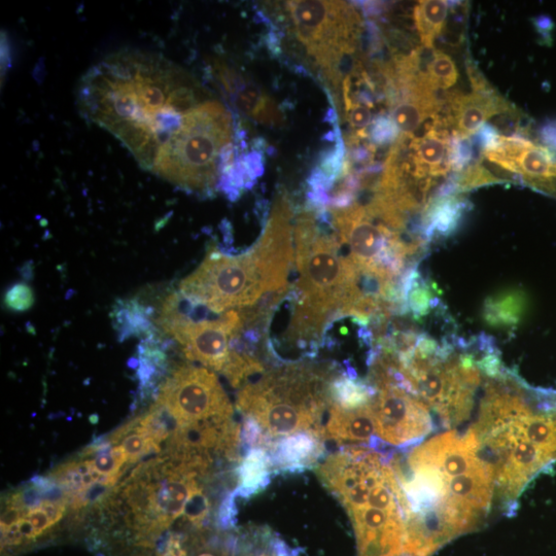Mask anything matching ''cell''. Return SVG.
Listing matches in <instances>:
<instances>
[{
    "label": "cell",
    "mask_w": 556,
    "mask_h": 556,
    "mask_svg": "<svg viewBox=\"0 0 556 556\" xmlns=\"http://www.w3.org/2000/svg\"><path fill=\"white\" fill-rule=\"evenodd\" d=\"M78 104L86 120L112 133L139 165L170 183L188 139L220 101L162 55L124 50L89 69Z\"/></svg>",
    "instance_id": "1"
},
{
    "label": "cell",
    "mask_w": 556,
    "mask_h": 556,
    "mask_svg": "<svg viewBox=\"0 0 556 556\" xmlns=\"http://www.w3.org/2000/svg\"><path fill=\"white\" fill-rule=\"evenodd\" d=\"M391 463L406 499L410 556L433 555L477 530L491 512L495 473L471 430L440 434L404 457L392 455Z\"/></svg>",
    "instance_id": "2"
},
{
    "label": "cell",
    "mask_w": 556,
    "mask_h": 556,
    "mask_svg": "<svg viewBox=\"0 0 556 556\" xmlns=\"http://www.w3.org/2000/svg\"><path fill=\"white\" fill-rule=\"evenodd\" d=\"M297 277L282 304L290 312L283 338L268 342L274 356L290 347L304 359H316L326 328L344 317H365L370 298L361 274L343 248L327 210L306 206L295 221Z\"/></svg>",
    "instance_id": "3"
},
{
    "label": "cell",
    "mask_w": 556,
    "mask_h": 556,
    "mask_svg": "<svg viewBox=\"0 0 556 556\" xmlns=\"http://www.w3.org/2000/svg\"><path fill=\"white\" fill-rule=\"evenodd\" d=\"M534 389L506 369L489 378L470 429L494 469L496 494L507 512L527 485L556 460V409L532 405Z\"/></svg>",
    "instance_id": "4"
},
{
    "label": "cell",
    "mask_w": 556,
    "mask_h": 556,
    "mask_svg": "<svg viewBox=\"0 0 556 556\" xmlns=\"http://www.w3.org/2000/svg\"><path fill=\"white\" fill-rule=\"evenodd\" d=\"M294 211L286 198L275 199L262 236L245 253H207L180 284V292L216 314L252 308L285 298L294 265Z\"/></svg>",
    "instance_id": "5"
},
{
    "label": "cell",
    "mask_w": 556,
    "mask_h": 556,
    "mask_svg": "<svg viewBox=\"0 0 556 556\" xmlns=\"http://www.w3.org/2000/svg\"><path fill=\"white\" fill-rule=\"evenodd\" d=\"M331 369L294 362L277 364L240 388L236 406L259 423L265 435L280 439L299 432L323 438V417L331 405ZM324 439V438H323Z\"/></svg>",
    "instance_id": "6"
},
{
    "label": "cell",
    "mask_w": 556,
    "mask_h": 556,
    "mask_svg": "<svg viewBox=\"0 0 556 556\" xmlns=\"http://www.w3.org/2000/svg\"><path fill=\"white\" fill-rule=\"evenodd\" d=\"M197 474L167 457L144 463L133 471L124 490L133 514L136 546L153 548L185 512L191 496L201 488Z\"/></svg>",
    "instance_id": "7"
},
{
    "label": "cell",
    "mask_w": 556,
    "mask_h": 556,
    "mask_svg": "<svg viewBox=\"0 0 556 556\" xmlns=\"http://www.w3.org/2000/svg\"><path fill=\"white\" fill-rule=\"evenodd\" d=\"M290 36L301 46L328 85L338 91L344 82V63L360 39L359 12L342 2H287L284 4Z\"/></svg>",
    "instance_id": "8"
},
{
    "label": "cell",
    "mask_w": 556,
    "mask_h": 556,
    "mask_svg": "<svg viewBox=\"0 0 556 556\" xmlns=\"http://www.w3.org/2000/svg\"><path fill=\"white\" fill-rule=\"evenodd\" d=\"M156 325L182 346L189 361L222 372L231 339L242 331L243 320L238 310L216 314L179 291L163 300Z\"/></svg>",
    "instance_id": "9"
},
{
    "label": "cell",
    "mask_w": 556,
    "mask_h": 556,
    "mask_svg": "<svg viewBox=\"0 0 556 556\" xmlns=\"http://www.w3.org/2000/svg\"><path fill=\"white\" fill-rule=\"evenodd\" d=\"M179 426L233 419V406L217 375L194 365L173 370L156 401Z\"/></svg>",
    "instance_id": "10"
},
{
    "label": "cell",
    "mask_w": 556,
    "mask_h": 556,
    "mask_svg": "<svg viewBox=\"0 0 556 556\" xmlns=\"http://www.w3.org/2000/svg\"><path fill=\"white\" fill-rule=\"evenodd\" d=\"M373 387L375 434L382 444L407 449L434 431L431 409L422 400L389 382Z\"/></svg>",
    "instance_id": "11"
},
{
    "label": "cell",
    "mask_w": 556,
    "mask_h": 556,
    "mask_svg": "<svg viewBox=\"0 0 556 556\" xmlns=\"http://www.w3.org/2000/svg\"><path fill=\"white\" fill-rule=\"evenodd\" d=\"M482 155L521 183L556 198V155L548 149L525 138L492 135Z\"/></svg>",
    "instance_id": "12"
},
{
    "label": "cell",
    "mask_w": 556,
    "mask_h": 556,
    "mask_svg": "<svg viewBox=\"0 0 556 556\" xmlns=\"http://www.w3.org/2000/svg\"><path fill=\"white\" fill-rule=\"evenodd\" d=\"M447 103L449 112L446 122L463 138L475 134L494 116L513 112L511 104L488 85L474 88L467 95L451 96Z\"/></svg>",
    "instance_id": "13"
},
{
    "label": "cell",
    "mask_w": 556,
    "mask_h": 556,
    "mask_svg": "<svg viewBox=\"0 0 556 556\" xmlns=\"http://www.w3.org/2000/svg\"><path fill=\"white\" fill-rule=\"evenodd\" d=\"M323 438L338 444L366 445L378 451L379 447L384 446L375 434L372 403L358 409H344L331 403L328 420L323 427Z\"/></svg>",
    "instance_id": "14"
},
{
    "label": "cell",
    "mask_w": 556,
    "mask_h": 556,
    "mask_svg": "<svg viewBox=\"0 0 556 556\" xmlns=\"http://www.w3.org/2000/svg\"><path fill=\"white\" fill-rule=\"evenodd\" d=\"M324 441L315 432H299L276 439L268 450L273 471L297 473L316 466L325 455Z\"/></svg>",
    "instance_id": "15"
},
{
    "label": "cell",
    "mask_w": 556,
    "mask_h": 556,
    "mask_svg": "<svg viewBox=\"0 0 556 556\" xmlns=\"http://www.w3.org/2000/svg\"><path fill=\"white\" fill-rule=\"evenodd\" d=\"M153 316L154 309L136 298L120 300L112 310L113 325L121 341L156 335Z\"/></svg>",
    "instance_id": "16"
},
{
    "label": "cell",
    "mask_w": 556,
    "mask_h": 556,
    "mask_svg": "<svg viewBox=\"0 0 556 556\" xmlns=\"http://www.w3.org/2000/svg\"><path fill=\"white\" fill-rule=\"evenodd\" d=\"M273 470L268 451L255 447L248 451L237 468L238 486L234 491L237 497L250 499L261 493L270 483Z\"/></svg>",
    "instance_id": "17"
},
{
    "label": "cell",
    "mask_w": 556,
    "mask_h": 556,
    "mask_svg": "<svg viewBox=\"0 0 556 556\" xmlns=\"http://www.w3.org/2000/svg\"><path fill=\"white\" fill-rule=\"evenodd\" d=\"M235 556H302L268 528H253L237 539Z\"/></svg>",
    "instance_id": "18"
},
{
    "label": "cell",
    "mask_w": 556,
    "mask_h": 556,
    "mask_svg": "<svg viewBox=\"0 0 556 556\" xmlns=\"http://www.w3.org/2000/svg\"><path fill=\"white\" fill-rule=\"evenodd\" d=\"M137 376L141 382L143 396L154 392L157 381L163 376L167 366L164 344L156 335L145 338L138 346Z\"/></svg>",
    "instance_id": "19"
},
{
    "label": "cell",
    "mask_w": 556,
    "mask_h": 556,
    "mask_svg": "<svg viewBox=\"0 0 556 556\" xmlns=\"http://www.w3.org/2000/svg\"><path fill=\"white\" fill-rule=\"evenodd\" d=\"M235 93L238 109L250 118L268 126L283 124L284 117L277 104L257 87L242 82Z\"/></svg>",
    "instance_id": "20"
},
{
    "label": "cell",
    "mask_w": 556,
    "mask_h": 556,
    "mask_svg": "<svg viewBox=\"0 0 556 556\" xmlns=\"http://www.w3.org/2000/svg\"><path fill=\"white\" fill-rule=\"evenodd\" d=\"M329 392L331 402L344 409L369 405L377 394V390L367 380L353 378L343 371L332 379Z\"/></svg>",
    "instance_id": "21"
},
{
    "label": "cell",
    "mask_w": 556,
    "mask_h": 556,
    "mask_svg": "<svg viewBox=\"0 0 556 556\" xmlns=\"http://www.w3.org/2000/svg\"><path fill=\"white\" fill-rule=\"evenodd\" d=\"M413 17L423 46L433 50L448 18V3L443 0L420 2L414 9Z\"/></svg>",
    "instance_id": "22"
},
{
    "label": "cell",
    "mask_w": 556,
    "mask_h": 556,
    "mask_svg": "<svg viewBox=\"0 0 556 556\" xmlns=\"http://www.w3.org/2000/svg\"><path fill=\"white\" fill-rule=\"evenodd\" d=\"M525 295L515 293L502 294L485 302L483 317L492 326H515L526 309Z\"/></svg>",
    "instance_id": "23"
},
{
    "label": "cell",
    "mask_w": 556,
    "mask_h": 556,
    "mask_svg": "<svg viewBox=\"0 0 556 556\" xmlns=\"http://www.w3.org/2000/svg\"><path fill=\"white\" fill-rule=\"evenodd\" d=\"M122 440L128 464H134L146 456L161 453V445L157 444L136 426L135 420L117 431L111 439L112 443Z\"/></svg>",
    "instance_id": "24"
},
{
    "label": "cell",
    "mask_w": 556,
    "mask_h": 556,
    "mask_svg": "<svg viewBox=\"0 0 556 556\" xmlns=\"http://www.w3.org/2000/svg\"><path fill=\"white\" fill-rule=\"evenodd\" d=\"M425 68L422 69L421 67V71L432 88L437 92L453 88L459 80V71L455 61L440 50H431Z\"/></svg>",
    "instance_id": "25"
},
{
    "label": "cell",
    "mask_w": 556,
    "mask_h": 556,
    "mask_svg": "<svg viewBox=\"0 0 556 556\" xmlns=\"http://www.w3.org/2000/svg\"><path fill=\"white\" fill-rule=\"evenodd\" d=\"M111 445L110 442L97 444L87 449L84 455L94 456L91 462L99 473L118 480L122 474V467L128 464V461L121 445Z\"/></svg>",
    "instance_id": "26"
},
{
    "label": "cell",
    "mask_w": 556,
    "mask_h": 556,
    "mask_svg": "<svg viewBox=\"0 0 556 556\" xmlns=\"http://www.w3.org/2000/svg\"><path fill=\"white\" fill-rule=\"evenodd\" d=\"M501 182L504 181L492 175V173L484 167L474 165L463 173L459 181L455 184V191L465 192L480 186L492 185Z\"/></svg>",
    "instance_id": "27"
},
{
    "label": "cell",
    "mask_w": 556,
    "mask_h": 556,
    "mask_svg": "<svg viewBox=\"0 0 556 556\" xmlns=\"http://www.w3.org/2000/svg\"><path fill=\"white\" fill-rule=\"evenodd\" d=\"M36 302V296L32 288L25 283H17L11 286L5 294V305L14 312H26Z\"/></svg>",
    "instance_id": "28"
},
{
    "label": "cell",
    "mask_w": 556,
    "mask_h": 556,
    "mask_svg": "<svg viewBox=\"0 0 556 556\" xmlns=\"http://www.w3.org/2000/svg\"><path fill=\"white\" fill-rule=\"evenodd\" d=\"M210 512L211 503L200 488L189 499L184 514L194 527L201 529Z\"/></svg>",
    "instance_id": "29"
},
{
    "label": "cell",
    "mask_w": 556,
    "mask_h": 556,
    "mask_svg": "<svg viewBox=\"0 0 556 556\" xmlns=\"http://www.w3.org/2000/svg\"><path fill=\"white\" fill-rule=\"evenodd\" d=\"M237 498L235 492L229 494L223 501L219 516L218 526L223 530H229L235 527L236 524V506L235 499Z\"/></svg>",
    "instance_id": "30"
},
{
    "label": "cell",
    "mask_w": 556,
    "mask_h": 556,
    "mask_svg": "<svg viewBox=\"0 0 556 556\" xmlns=\"http://www.w3.org/2000/svg\"><path fill=\"white\" fill-rule=\"evenodd\" d=\"M237 543L236 539H232L225 550L221 551V552H214L211 550H204L200 553H198L196 556H235V552L236 549H234V547L236 548L235 544Z\"/></svg>",
    "instance_id": "31"
},
{
    "label": "cell",
    "mask_w": 556,
    "mask_h": 556,
    "mask_svg": "<svg viewBox=\"0 0 556 556\" xmlns=\"http://www.w3.org/2000/svg\"><path fill=\"white\" fill-rule=\"evenodd\" d=\"M544 138L546 142L556 148V125L551 124L544 130Z\"/></svg>",
    "instance_id": "32"
},
{
    "label": "cell",
    "mask_w": 556,
    "mask_h": 556,
    "mask_svg": "<svg viewBox=\"0 0 556 556\" xmlns=\"http://www.w3.org/2000/svg\"><path fill=\"white\" fill-rule=\"evenodd\" d=\"M128 556H158L157 554H153L152 551H147V550H141V551H135L132 552L130 555Z\"/></svg>",
    "instance_id": "33"
},
{
    "label": "cell",
    "mask_w": 556,
    "mask_h": 556,
    "mask_svg": "<svg viewBox=\"0 0 556 556\" xmlns=\"http://www.w3.org/2000/svg\"><path fill=\"white\" fill-rule=\"evenodd\" d=\"M403 556H410V555H408V554H405V555H403Z\"/></svg>",
    "instance_id": "34"
}]
</instances>
